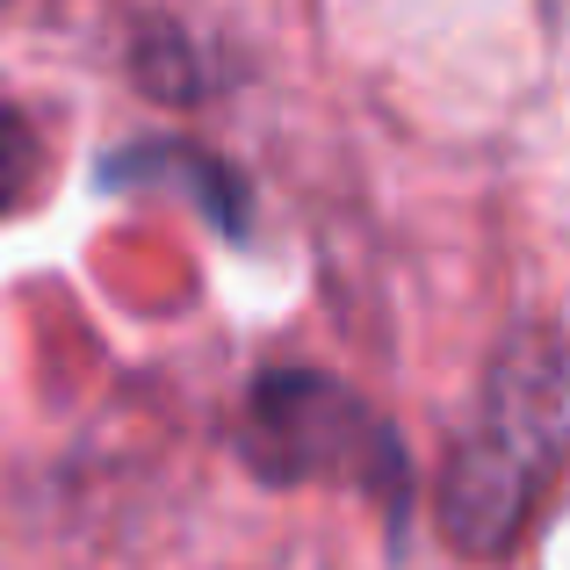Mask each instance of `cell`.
I'll return each mask as SVG.
<instances>
[{
  "label": "cell",
  "instance_id": "obj_1",
  "mask_svg": "<svg viewBox=\"0 0 570 570\" xmlns=\"http://www.w3.org/2000/svg\"><path fill=\"white\" fill-rule=\"evenodd\" d=\"M29 174H37V130H29V116L0 95V209H14L29 195Z\"/></svg>",
  "mask_w": 570,
  "mask_h": 570
}]
</instances>
